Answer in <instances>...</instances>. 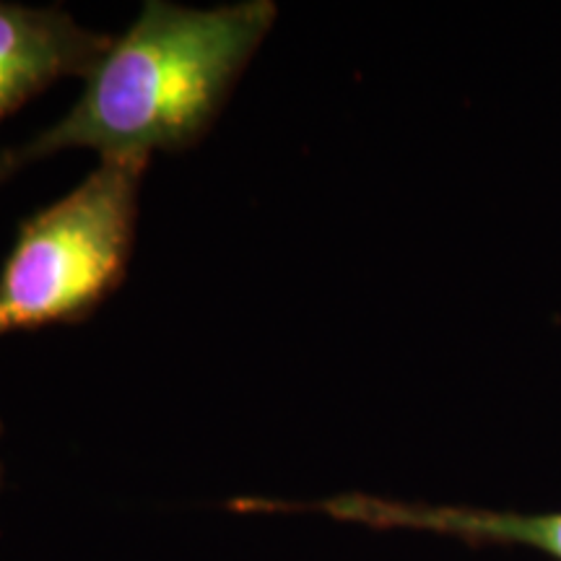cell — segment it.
<instances>
[{
    "mask_svg": "<svg viewBox=\"0 0 561 561\" xmlns=\"http://www.w3.org/2000/svg\"><path fill=\"white\" fill-rule=\"evenodd\" d=\"M276 16L271 0L219 9L149 0L89 70L79 102L39 136L0 151V180L68 149H94L102 159L193 149L219 121Z\"/></svg>",
    "mask_w": 561,
    "mask_h": 561,
    "instance_id": "1",
    "label": "cell"
},
{
    "mask_svg": "<svg viewBox=\"0 0 561 561\" xmlns=\"http://www.w3.org/2000/svg\"><path fill=\"white\" fill-rule=\"evenodd\" d=\"M149 159L107 157L76 191L19 227L0 268V339L76 325L121 289Z\"/></svg>",
    "mask_w": 561,
    "mask_h": 561,
    "instance_id": "2",
    "label": "cell"
},
{
    "mask_svg": "<svg viewBox=\"0 0 561 561\" xmlns=\"http://www.w3.org/2000/svg\"><path fill=\"white\" fill-rule=\"evenodd\" d=\"M110 45L60 9L0 3V121L55 81L87 79Z\"/></svg>",
    "mask_w": 561,
    "mask_h": 561,
    "instance_id": "3",
    "label": "cell"
},
{
    "mask_svg": "<svg viewBox=\"0 0 561 561\" xmlns=\"http://www.w3.org/2000/svg\"><path fill=\"white\" fill-rule=\"evenodd\" d=\"M335 520L362 523L371 528H409L453 536L468 543L528 546L561 561V512L549 515H520L481 507H442V504H416L380 500L367 494H341L333 500L310 504Z\"/></svg>",
    "mask_w": 561,
    "mask_h": 561,
    "instance_id": "4",
    "label": "cell"
},
{
    "mask_svg": "<svg viewBox=\"0 0 561 561\" xmlns=\"http://www.w3.org/2000/svg\"><path fill=\"white\" fill-rule=\"evenodd\" d=\"M0 481H3V462H0Z\"/></svg>",
    "mask_w": 561,
    "mask_h": 561,
    "instance_id": "5",
    "label": "cell"
}]
</instances>
